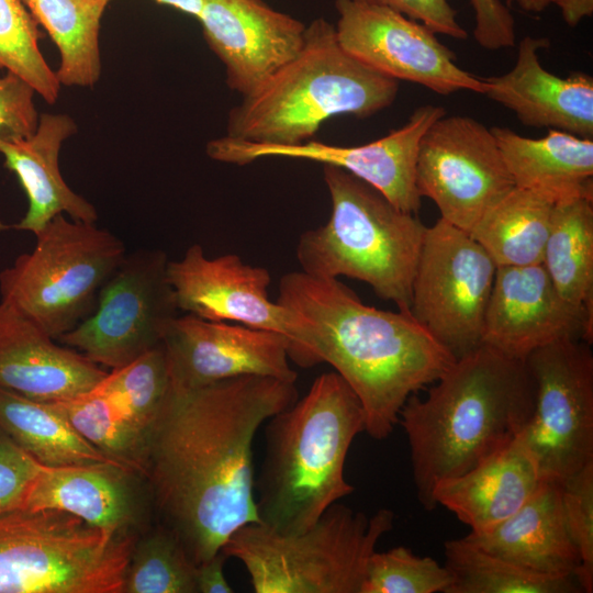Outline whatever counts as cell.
<instances>
[{
  "instance_id": "6",
  "label": "cell",
  "mask_w": 593,
  "mask_h": 593,
  "mask_svg": "<svg viewBox=\"0 0 593 593\" xmlns=\"http://www.w3.org/2000/svg\"><path fill=\"white\" fill-rule=\"evenodd\" d=\"M331 199L328 221L304 232L296 245L301 271L316 278L345 276L407 312L427 226L353 174L323 165Z\"/></svg>"
},
{
  "instance_id": "26",
  "label": "cell",
  "mask_w": 593,
  "mask_h": 593,
  "mask_svg": "<svg viewBox=\"0 0 593 593\" xmlns=\"http://www.w3.org/2000/svg\"><path fill=\"white\" fill-rule=\"evenodd\" d=\"M131 471L116 462L43 465L25 510L63 511L107 533L125 535L136 513Z\"/></svg>"
},
{
  "instance_id": "17",
  "label": "cell",
  "mask_w": 593,
  "mask_h": 593,
  "mask_svg": "<svg viewBox=\"0 0 593 593\" xmlns=\"http://www.w3.org/2000/svg\"><path fill=\"white\" fill-rule=\"evenodd\" d=\"M167 279L179 311L278 333L288 348L295 337L292 312L268 295L269 271L235 254L209 258L200 244H193L180 259L168 260Z\"/></svg>"
},
{
  "instance_id": "35",
  "label": "cell",
  "mask_w": 593,
  "mask_h": 593,
  "mask_svg": "<svg viewBox=\"0 0 593 593\" xmlns=\"http://www.w3.org/2000/svg\"><path fill=\"white\" fill-rule=\"evenodd\" d=\"M97 387L116 401L148 435L170 387L163 344L126 366L111 370Z\"/></svg>"
},
{
  "instance_id": "28",
  "label": "cell",
  "mask_w": 593,
  "mask_h": 593,
  "mask_svg": "<svg viewBox=\"0 0 593 593\" xmlns=\"http://www.w3.org/2000/svg\"><path fill=\"white\" fill-rule=\"evenodd\" d=\"M541 265L560 296L593 317V200L553 204Z\"/></svg>"
},
{
  "instance_id": "20",
  "label": "cell",
  "mask_w": 593,
  "mask_h": 593,
  "mask_svg": "<svg viewBox=\"0 0 593 593\" xmlns=\"http://www.w3.org/2000/svg\"><path fill=\"white\" fill-rule=\"evenodd\" d=\"M549 45L546 37L524 36L511 70L482 77L488 85L484 96L512 111L526 126L592 137L593 78L580 71L566 78L548 71L539 52Z\"/></svg>"
},
{
  "instance_id": "27",
  "label": "cell",
  "mask_w": 593,
  "mask_h": 593,
  "mask_svg": "<svg viewBox=\"0 0 593 593\" xmlns=\"http://www.w3.org/2000/svg\"><path fill=\"white\" fill-rule=\"evenodd\" d=\"M0 430L46 466L116 462L79 435L52 402L4 389H0Z\"/></svg>"
},
{
  "instance_id": "8",
  "label": "cell",
  "mask_w": 593,
  "mask_h": 593,
  "mask_svg": "<svg viewBox=\"0 0 593 593\" xmlns=\"http://www.w3.org/2000/svg\"><path fill=\"white\" fill-rule=\"evenodd\" d=\"M133 538L57 510L0 516V593H123Z\"/></svg>"
},
{
  "instance_id": "15",
  "label": "cell",
  "mask_w": 593,
  "mask_h": 593,
  "mask_svg": "<svg viewBox=\"0 0 593 593\" xmlns=\"http://www.w3.org/2000/svg\"><path fill=\"white\" fill-rule=\"evenodd\" d=\"M445 114L446 110L440 105H421L401 127L357 146H337L314 139L291 146L264 145L224 135L208 143L206 154L216 161L238 166L266 157L335 166L379 190L400 210L416 214L422 200L416 188L419 142L426 130Z\"/></svg>"
},
{
  "instance_id": "19",
  "label": "cell",
  "mask_w": 593,
  "mask_h": 593,
  "mask_svg": "<svg viewBox=\"0 0 593 593\" xmlns=\"http://www.w3.org/2000/svg\"><path fill=\"white\" fill-rule=\"evenodd\" d=\"M197 18L224 66L226 85L242 97L293 58L304 43L306 24L264 0H203Z\"/></svg>"
},
{
  "instance_id": "14",
  "label": "cell",
  "mask_w": 593,
  "mask_h": 593,
  "mask_svg": "<svg viewBox=\"0 0 593 593\" xmlns=\"http://www.w3.org/2000/svg\"><path fill=\"white\" fill-rule=\"evenodd\" d=\"M335 9L338 43L377 72L444 96L461 90L484 94L488 90L482 77L461 68L455 53L425 24L359 0H336Z\"/></svg>"
},
{
  "instance_id": "10",
  "label": "cell",
  "mask_w": 593,
  "mask_h": 593,
  "mask_svg": "<svg viewBox=\"0 0 593 593\" xmlns=\"http://www.w3.org/2000/svg\"><path fill=\"white\" fill-rule=\"evenodd\" d=\"M496 269L468 232L440 217L426 228L409 313L455 359L482 346Z\"/></svg>"
},
{
  "instance_id": "13",
  "label": "cell",
  "mask_w": 593,
  "mask_h": 593,
  "mask_svg": "<svg viewBox=\"0 0 593 593\" xmlns=\"http://www.w3.org/2000/svg\"><path fill=\"white\" fill-rule=\"evenodd\" d=\"M515 187L491 127L467 115H443L424 133L416 188L440 219L470 232Z\"/></svg>"
},
{
  "instance_id": "2",
  "label": "cell",
  "mask_w": 593,
  "mask_h": 593,
  "mask_svg": "<svg viewBox=\"0 0 593 593\" xmlns=\"http://www.w3.org/2000/svg\"><path fill=\"white\" fill-rule=\"evenodd\" d=\"M276 301L296 323L289 359L302 368L329 363L360 400L365 432L377 440L392 433L406 400L456 360L410 313L366 305L338 279L286 273Z\"/></svg>"
},
{
  "instance_id": "11",
  "label": "cell",
  "mask_w": 593,
  "mask_h": 593,
  "mask_svg": "<svg viewBox=\"0 0 593 593\" xmlns=\"http://www.w3.org/2000/svg\"><path fill=\"white\" fill-rule=\"evenodd\" d=\"M534 410L519 439L542 481L562 483L593 461V354L582 339L533 351Z\"/></svg>"
},
{
  "instance_id": "29",
  "label": "cell",
  "mask_w": 593,
  "mask_h": 593,
  "mask_svg": "<svg viewBox=\"0 0 593 593\" xmlns=\"http://www.w3.org/2000/svg\"><path fill=\"white\" fill-rule=\"evenodd\" d=\"M553 203L514 187L479 219L469 234L496 266L541 264Z\"/></svg>"
},
{
  "instance_id": "43",
  "label": "cell",
  "mask_w": 593,
  "mask_h": 593,
  "mask_svg": "<svg viewBox=\"0 0 593 593\" xmlns=\"http://www.w3.org/2000/svg\"><path fill=\"white\" fill-rule=\"evenodd\" d=\"M569 26L578 25L584 18L593 14V0H552Z\"/></svg>"
},
{
  "instance_id": "18",
  "label": "cell",
  "mask_w": 593,
  "mask_h": 593,
  "mask_svg": "<svg viewBox=\"0 0 593 593\" xmlns=\"http://www.w3.org/2000/svg\"><path fill=\"white\" fill-rule=\"evenodd\" d=\"M564 339H593V317L564 301L541 264L499 266L489 300L482 345L525 360Z\"/></svg>"
},
{
  "instance_id": "12",
  "label": "cell",
  "mask_w": 593,
  "mask_h": 593,
  "mask_svg": "<svg viewBox=\"0 0 593 593\" xmlns=\"http://www.w3.org/2000/svg\"><path fill=\"white\" fill-rule=\"evenodd\" d=\"M167 264V255L158 249L126 253L91 313L58 342L111 370L160 346L179 315Z\"/></svg>"
},
{
  "instance_id": "39",
  "label": "cell",
  "mask_w": 593,
  "mask_h": 593,
  "mask_svg": "<svg viewBox=\"0 0 593 593\" xmlns=\"http://www.w3.org/2000/svg\"><path fill=\"white\" fill-rule=\"evenodd\" d=\"M35 90L18 75L0 76V142L32 135L38 123Z\"/></svg>"
},
{
  "instance_id": "45",
  "label": "cell",
  "mask_w": 593,
  "mask_h": 593,
  "mask_svg": "<svg viewBox=\"0 0 593 593\" xmlns=\"http://www.w3.org/2000/svg\"><path fill=\"white\" fill-rule=\"evenodd\" d=\"M552 0H508L507 5L515 3L523 11L529 13H540L551 5Z\"/></svg>"
},
{
  "instance_id": "22",
  "label": "cell",
  "mask_w": 593,
  "mask_h": 593,
  "mask_svg": "<svg viewBox=\"0 0 593 593\" xmlns=\"http://www.w3.org/2000/svg\"><path fill=\"white\" fill-rule=\"evenodd\" d=\"M76 131L69 115L43 113L32 135L0 142L4 166L15 174L29 201L23 219L9 228L35 235L59 214L96 223V208L70 189L59 169L61 145Z\"/></svg>"
},
{
  "instance_id": "38",
  "label": "cell",
  "mask_w": 593,
  "mask_h": 593,
  "mask_svg": "<svg viewBox=\"0 0 593 593\" xmlns=\"http://www.w3.org/2000/svg\"><path fill=\"white\" fill-rule=\"evenodd\" d=\"M42 467L0 430V516L26 508Z\"/></svg>"
},
{
  "instance_id": "25",
  "label": "cell",
  "mask_w": 593,
  "mask_h": 593,
  "mask_svg": "<svg viewBox=\"0 0 593 593\" xmlns=\"http://www.w3.org/2000/svg\"><path fill=\"white\" fill-rule=\"evenodd\" d=\"M515 187L551 203L593 200V139L548 130L540 138L491 127Z\"/></svg>"
},
{
  "instance_id": "4",
  "label": "cell",
  "mask_w": 593,
  "mask_h": 593,
  "mask_svg": "<svg viewBox=\"0 0 593 593\" xmlns=\"http://www.w3.org/2000/svg\"><path fill=\"white\" fill-rule=\"evenodd\" d=\"M267 422L265 458L255 483L259 523L279 533H299L354 492L344 468L354 439L365 432V412L349 384L331 371Z\"/></svg>"
},
{
  "instance_id": "44",
  "label": "cell",
  "mask_w": 593,
  "mask_h": 593,
  "mask_svg": "<svg viewBox=\"0 0 593 593\" xmlns=\"http://www.w3.org/2000/svg\"><path fill=\"white\" fill-rule=\"evenodd\" d=\"M108 3L111 0H107ZM157 2L166 5H170L172 8H176L177 10H180L184 13L194 15L195 18L199 15L202 2L203 0H156Z\"/></svg>"
},
{
  "instance_id": "41",
  "label": "cell",
  "mask_w": 593,
  "mask_h": 593,
  "mask_svg": "<svg viewBox=\"0 0 593 593\" xmlns=\"http://www.w3.org/2000/svg\"><path fill=\"white\" fill-rule=\"evenodd\" d=\"M388 7L428 26L436 34L466 40L467 31L459 23L457 11L448 0H359Z\"/></svg>"
},
{
  "instance_id": "5",
  "label": "cell",
  "mask_w": 593,
  "mask_h": 593,
  "mask_svg": "<svg viewBox=\"0 0 593 593\" xmlns=\"http://www.w3.org/2000/svg\"><path fill=\"white\" fill-rule=\"evenodd\" d=\"M398 92L399 81L348 54L334 24L320 18L306 24L298 54L231 109L226 135L255 144L298 145L333 116L365 119L389 108Z\"/></svg>"
},
{
  "instance_id": "1",
  "label": "cell",
  "mask_w": 593,
  "mask_h": 593,
  "mask_svg": "<svg viewBox=\"0 0 593 593\" xmlns=\"http://www.w3.org/2000/svg\"><path fill=\"white\" fill-rule=\"evenodd\" d=\"M296 400L295 382L262 376L170 384L147 436L143 474L163 525L194 564L220 552L239 527L259 523L254 438Z\"/></svg>"
},
{
  "instance_id": "24",
  "label": "cell",
  "mask_w": 593,
  "mask_h": 593,
  "mask_svg": "<svg viewBox=\"0 0 593 593\" xmlns=\"http://www.w3.org/2000/svg\"><path fill=\"white\" fill-rule=\"evenodd\" d=\"M488 552L529 571L551 577H574L580 567L569 536L560 484L542 481L513 515L484 534L465 536Z\"/></svg>"
},
{
  "instance_id": "16",
  "label": "cell",
  "mask_w": 593,
  "mask_h": 593,
  "mask_svg": "<svg viewBox=\"0 0 593 593\" xmlns=\"http://www.w3.org/2000/svg\"><path fill=\"white\" fill-rule=\"evenodd\" d=\"M163 347L170 384L197 388L217 381L262 376L295 382L284 336L246 325L184 313L168 326Z\"/></svg>"
},
{
  "instance_id": "3",
  "label": "cell",
  "mask_w": 593,
  "mask_h": 593,
  "mask_svg": "<svg viewBox=\"0 0 593 593\" xmlns=\"http://www.w3.org/2000/svg\"><path fill=\"white\" fill-rule=\"evenodd\" d=\"M425 398L412 394L399 424L410 447L417 500L436 505L435 485L460 475L510 444L534 410V383L525 360L480 346L456 359Z\"/></svg>"
},
{
  "instance_id": "37",
  "label": "cell",
  "mask_w": 593,
  "mask_h": 593,
  "mask_svg": "<svg viewBox=\"0 0 593 593\" xmlns=\"http://www.w3.org/2000/svg\"><path fill=\"white\" fill-rule=\"evenodd\" d=\"M566 526L578 552L575 579L582 592H593V461L560 483Z\"/></svg>"
},
{
  "instance_id": "7",
  "label": "cell",
  "mask_w": 593,
  "mask_h": 593,
  "mask_svg": "<svg viewBox=\"0 0 593 593\" xmlns=\"http://www.w3.org/2000/svg\"><path fill=\"white\" fill-rule=\"evenodd\" d=\"M394 519L388 508L367 516L336 502L299 533L246 524L222 551L243 563L256 593H361L369 559Z\"/></svg>"
},
{
  "instance_id": "36",
  "label": "cell",
  "mask_w": 593,
  "mask_h": 593,
  "mask_svg": "<svg viewBox=\"0 0 593 593\" xmlns=\"http://www.w3.org/2000/svg\"><path fill=\"white\" fill-rule=\"evenodd\" d=\"M450 583L445 566L398 546L371 555L361 593H446Z\"/></svg>"
},
{
  "instance_id": "34",
  "label": "cell",
  "mask_w": 593,
  "mask_h": 593,
  "mask_svg": "<svg viewBox=\"0 0 593 593\" xmlns=\"http://www.w3.org/2000/svg\"><path fill=\"white\" fill-rule=\"evenodd\" d=\"M37 25L22 0H0V72L18 75L54 103L60 83L40 49Z\"/></svg>"
},
{
  "instance_id": "32",
  "label": "cell",
  "mask_w": 593,
  "mask_h": 593,
  "mask_svg": "<svg viewBox=\"0 0 593 593\" xmlns=\"http://www.w3.org/2000/svg\"><path fill=\"white\" fill-rule=\"evenodd\" d=\"M75 430L112 460L144 472L147 434L97 385L77 396L54 401Z\"/></svg>"
},
{
  "instance_id": "31",
  "label": "cell",
  "mask_w": 593,
  "mask_h": 593,
  "mask_svg": "<svg viewBox=\"0 0 593 593\" xmlns=\"http://www.w3.org/2000/svg\"><path fill=\"white\" fill-rule=\"evenodd\" d=\"M451 575L446 593H578L574 577H551L522 568L485 551L465 537L445 542Z\"/></svg>"
},
{
  "instance_id": "30",
  "label": "cell",
  "mask_w": 593,
  "mask_h": 593,
  "mask_svg": "<svg viewBox=\"0 0 593 593\" xmlns=\"http://www.w3.org/2000/svg\"><path fill=\"white\" fill-rule=\"evenodd\" d=\"M60 54V85L92 87L101 75L99 33L107 0H22Z\"/></svg>"
},
{
  "instance_id": "40",
  "label": "cell",
  "mask_w": 593,
  "mask_h": 593,
  "mask_svg": "<svg viewBox=\"0 0 593 593\" xmlns=\"http://www.w3.org/2000/svg\"><path fill=\"white\" fill-rule=\"evenodd\" d=\"M470 3L474 14L473 36L482 48L499 51L515 46V20L507 5L500 0H470Z\"/></svg>"
},
{
  "instance_id": "42",
  "label": "cell",
  "mask_w": 593,
  "mask_h": 593,
  "mask_svg": "<svg viewBox=\"0 0 593 593\" xmlns=\"http://www.w3.org/2000/svg\"><path fill=\"white\" fill-rule=\"evenodd\" d=\"M227 557L221 550L209 560L195 567V586L200 593H232L233 588L228 584L223 566Z\"/></svg>"
},
{
  "instance_id": "23",
  "label": "cell",
  "mask_w": 593,
  "mask_h": 593,
  "mask_svg": "<svg viewBox=\"0 0 593 593\" xmlns=\"http://www.w3.org/2000/svg\"><path fill=\"white\" fill-rule=\"evenodd\" d=\"M537 467L518 435L467 472L439 481L433 490L436 505L446 507L484 534L519 510L541 484Z\"/></svg>"
},
{
  "instance_id": "21",
  "label": "cell",
  "mask_w": 593,
  "mask_h": 593,
  "mask_svg": "<svg viewBox=\"0 0 593 593\" xmlns=\"http://www.w3.org/2000/svg\"><path fill=\"white\" fill-rule=\"evenodd\" d=\"M108 371L44 332L12 304L0 302V389L54 402L94 388Z\"/></svg>"
},
{
  "instance_id": "33",
  "label": "cell",
  "mask_w": 593,
  "mask_h": 593,
  "mask_svg": "<svg viewBox=\"0 0 593 593\" xmlns=\"http://www.w3.org/2000/svg\"><path fill=\"white\" fill-rule=\"evenodd\" d=\"M195 567L176 535L159 526L133 547L123 592L194 593Z\"/></svg>"
},
{
  "instance_id": "9",
  "label": "cell",
  "mask_w": 593,
  "mask_h": 593,
  "mask_svg": "<svg viewBox=\"0 0 593 593\" xmlns=\"http://www.w3.org/2000/svg\"><path fill=\"white\" fill-rule=\"evenodd\" d=\"M35 237L33 250L0 272L1 300L58 340L91 313L126 250L108 230L64 214Z\"/></svg>"
}]
</instances>
